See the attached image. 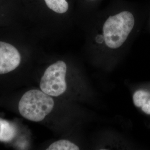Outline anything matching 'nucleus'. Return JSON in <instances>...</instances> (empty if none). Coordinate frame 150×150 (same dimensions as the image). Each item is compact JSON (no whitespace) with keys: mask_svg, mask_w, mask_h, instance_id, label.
Segmentation results:
<instances>
[{"mask_svg":"<svg viewBox=\"0 0 150 150\" xmlns=\"http://www.w3.org/2000/svg\"><path fill=\"white\" fill-rule=\"evenodd\" d=\"M52 96L42 90H31L22 96L18 103V111L24 118L33 122L43 120L54 109Z\"/></svg>","mask_w":150,"mask_h":150,"instance_id":"1","label":"nucleus"},{"mask_svg":"<svg viewBox=\"0 0 150 150\" xmlns=\"http://www.w3.org/2000/svg\"><path fill=\"white\" fill-rule=\"evenodd\" d=\"M134 23V16L129 11H123L109 17L103 26L106 45L112 49L121 47L132 31Z\"/></svg>","mask_w":150,"mask_h":150,"instance_id":"2","label":"nucleus"},{"mask_svg":"<svg viewBox=\"0 0 150 150\" xmlns=\"http://www.w3.org/2000/svg\"><path fill=\"white\" fill-rule=\"evenodd\" d=\"M67 65L63 61L51 64L45 70L40 81L41 90L52 97L64 94L67 90L66 76Z\"/></svg>","mask_w":150,"mask_h":150,"instance_id":"3","label":"nucleus"},{"mask_svg":"<svg viewBox=\"0 0 150 150\" xmlns=\"http://www.w3.org/2000/svg\"><path fill=\"white\" fill-rule=\"evenodd\" d=\"M21 60V54L15 46L0 41V75L16 69L20 64Z\"/></svg>","mask_w":150,"mask_h":150,"instance_id":"4","label":"nucleus"},{"mask_svg":"<svg viewBox=\"0 0 150 150\" xmlns=\"http://www.w3.org/2000/svg\"><path fill=\"white\" fill-rule=\"evenodd\" d=\"M138 88L132 95L134 106L145 114L150 116V85Z\"/></svg>","mask_w":150,"mask_h":150,"instance_id":"5","label":"nucleus"},{"mask_svg":"<svg viewBox=\"0 0 150 150\" xmlns=\"http://www.w3.org/2000/svg\"><path fill=\"white\" fill-rule=\"evenodd\" d=\"M17 129L11 122L0 118V141L10 142L16 137Z\"/></svg>","mask_w":150,"mask_h":150,"instance_id":"6","label":"nucleus"},{"mask_svg":"<svg viewBox=\"0 0 150 150\" xmlns=\"http://www.w3.org/2000/svg\"><path fill=\"white\" fill-rule=\"evenodd\" d=\"M47 150H79L80 147L67 139L55 141L48 146Z\"/></svg>","mask_w":150,"mask_h":150,"instance_id":"7","label":"nucleus"},{"mask_svg":"<svg viewBox=\"0 0 150 150\" xmlns=\"http://www.w3.org/2000/svg\"><path fill=\"white\" fill-rule=\"evenodd\" d=\"M48 8L58 13H64L68 10L69 4L66 0H45Z\"/></svg>","mask_w":150,"mask_h":150,"instance_id":"8","label":"nucleus"}]
</instances>
